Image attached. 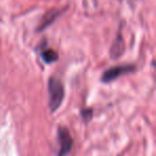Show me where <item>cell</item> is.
<instances>
[{
  "mask_svg": "<svg viewBox=\"0 0 156 156\" xmlns=\"http://www.w3.org/2000/svg\"><path fill=\"white\" fill-rule=\"evenodd\" d=\"M48 92H49V108L51 112L56 111L60 107L64 98L63 85L57 78H50L48 81Z\"/></svg>",
  "mask_w": 156,
  "mask_h": 156,
  "instance_id": "6da1fadb",
  "label": "cell"
},
{
  "mask_svg": "<svg viewBox=\"0 0 156 156\" xmlns=\"http://www.w3.org/2000/svg\"><path fill=\"white\" fill-rule=\"evenodd\" d=\"M135 69H136V67L129 64L113 66V67H111V69L104 72V74L102 75V81L103 83H109V81H112V80H115V79H117V78L120 77L121 75L130 73V72L135 71Z\"/></svg>",
  "mask_w": 156,
  "mask_h": 156,
  "instance_id": "7a4b0ae2",
  "label": "cell"
},
{
  "mask_svg": "<svg viewBox=\"0 0 156 156\" xmlns=\"http://www.w3.org/2000/svg\"><path fill=\"white\" fill-rule=\"evenodd\" d=\"M58 139H59V145H60V150H59L58 156H66L72 150V145H73V140L69 135V132L67 128L65 127H59L58 129Z\"/></svg>",
  "mask_w": 156,
  "mask_h": 156,
  "instance_id": "3957f363",
  "label": "cell"
},
{
  "mask_svg": "<svg viewBox=\"0 0 156 156\" xmlns=\"http://www.w3.org/2000/svg\"><path fill=\"white\" fill-rule=\"evenodd\" d=\"M63 11L64 10L62 9H50L48 10L47 12H46L45 14L43 15V17H42L41 22H40V25L39 27L37 28V32H41V31L45 30L47 27H49L50 25L52 24V23L55 22V20H57V18L59 17V16L61 15V14L63 13Z\"/></svg>",
  "mask_w": 156,
  "mask_h": 156,
  "instance_id": "277c9868",
  "label": "cell"
},
{
  "mask_svg": "<svg viewBox=\"0 0 156 156\" xmlns=\"http://www.w3.org/2000/svg\"><path fill=\"white\" fill-rule=\"evenodd\" d=\"M124 48H125V45H124V40L123 37H122L121 33H118L117 37H115V41L112 43V46L110 48V57L112 59H118L121 57V55L124 52Z\"/></svg>",
  "mask_w": 156,
  "mask_h": 156,
  "instance_id": "5b68a950",
  "label": "cell"
},
{
  "mask_svg": "<svg viewBox=\"0 0 156 156\" xmlns=\"http://www.w3.org/2000/svg\"><path fill=\"white\" fill-rule=\"evenodd\" d=\"M42 58L45 62L51 63L58 60V54L54 49H45L42 52Z\"/></svg>",
  "mask_w": 156,
  "mask_h": 156,
  "instance_id": "8992f818",
  "label": "cell"
},
{
  "mask_svg": "<svg viewBox=\"0 0 156 156\" xmlns=\"http://www.w3.org/2000/svg\"><path fill=\"white\" fill-rule=\"evenodd\" d=\"M81 115H83V120L86 122H89L92 118V109H85L81 111Z\"/></svg>",
  "mask_w": 156,
  "mask_h": 156,
  "instance_id": "52a82bcc",
  "label": "cell"
}]
</instances>
